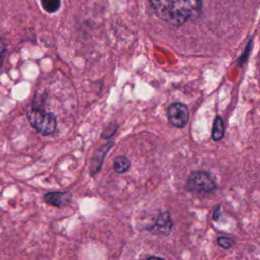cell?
Listing matches in <instances>:
<instances>
[{
    "mask_svg": "<svg viewBox=\"0 0 260 260\" xmlns=\"http://www.w3.org/2000/svg\"><path fill=\"white\" fill-rule=\"evenodd\" d=\"M44 201L55 207H63L70 203L72 194L70 192H48L43 197Z\"/></svg>",
    "mask_w": 260,
    "mask_h": 260,
    "instance_id": "6",
    "label": "cell"
},
{
    "mask_svg": "<svg viewBox=\"0 0 260 260\" xmlns=\"http://www.w3.org/2000/svg\"><path fill=\"white\" fill-rule=\"evenodd\" d=\"M41 3L43 8L49 13L56 12L61 6V0H41Z\"/></svg>",
    "mask_w": 260,
    "mask_h": 260,
    "instance_id": "10",
    "label": "cell"
},
{
    "mask_svg": "<svg viewBox=\"0 0 260 260\" xmlns=\"http://www.w3.org/2000/svg\"><path fill=\"white\" fill-rule=\"evenodd\" d=\"M27 117L30 125L41 134L50 135L56 131L57 120L53 113L46 112L38 107L27 110Z\"/></svg>",
    "mask_w": 260,
    "mask_h": 260,
    "instance_id": "2",
    "label": "cell"
},
{
    "mask_svg": "<svg viewBox=\"0 0 260 260\" xmlns=\"http://www.w3.org/2000/svg\"><path fill=\"white\" fill-rule=\"evenodd\" d=\"M145 260H165V259H162V258H160V257H156V256H151V257H148V258L145 259Z\"/></svg>",
    "mask_w": 260,
    "mask_h": 260,
    "instance_id": "14",
    "label": "cell"
},
{
    "mask_svg": "<svg viewBox=\"0 0 260 260\" xmlns=\"http://www.w3.org/2000/svg\"><path fill=\"white\" fill-rule=\"evenodd\" d=\"M224 134V125L223 121L220 117H216L214 123H213V129H212V139L217 141L220 140L223 137Z\"/></svg>",
    "mask_w": 260,
    "mask_h": 260,
    "instance_id": "9",
    "label": "cell"
},
{
    "mask_svg": "<svg viewBox=\"0 0 260 260\" xmlns=\"http://www.w3.org/2000/svg\"><path fill=\"white\" fill-rule=\"evenodd\" d=\"M5 54V46L3 44L0 45V66L2 64V60H3V56Z\"/></svg>",
    "mask_w": 260,
    "mask_h": 260,
    "instance_id": "12",
    "label": "cell"
},
{
    "mask_svg": "<svg viewBox=\"0 0 260 260\" xmlns=\"http://www.w3.org/2000/svg\"><path fill=\"white\" fill-rule=\"evenodd\" d=\"M217 188V185L210 175L205 171H194L187 178L185 189L188 192L196 194H211Z\"/></svg>",
    "mask_w": 260,
    "mask_h": 260,
    "instance_id": "3",
    "label": "cell"
},
{
    "mask_svg": "<svg viewBox=\"0 0 260 260\" xmlns=\"http://www.w3.org/2000/svg\"><path fill=\"white\" fill-rule=\"evenodd\" d=\"M147 231L154 235L168 236L173 230V220L169 211L159 212L152 224L145 228Z\"/></svg>",
    "mask_w": 260,
    "mask_h": 260,
    "instance_id": "5",
    "label": "cell"
},
{
    "mask_svg": "<svg viewBox=\"0 0 260 260\" xmlns=\"http://www.w3.org/2000/svg\"><path fill=\"white\" fill-rule=\"evenodd\" d=\"M112 145H113V142L109 141L108 143L102 145L96 150V152L93 155L92 162H91V169H90V175L91 176H94L96 173H99V171H100V169L102 167V164L104 161V158H105L107 152L109 151V149L112 147Z\"/></svg>",
    "mask_w": 260,
    "mask_h": 260,
    "instance_id": "7",
    "label": "cell"
},
{
    "mask_svg": "<svg viewBox=\"0 0 260 260\" xmlns=\"http://www.w3.org/2000/svg\"><path fill=\"white\" fill-rule=\"evenodd\" d=\"M167 117L174 127L183 128L189 120V110L182 103H173L167 109Z\"/></svg>",
    "mask_w": 260,
    "mask_h": 260,
    "instance_id": "4",
    "label": "cell"
},
{
    "mask_svg": "<svg viewBox=\"0 0 260 260\" xmlns=\"http://www.w3.org/2000/svg\"><path fill=\"white\" fill-rule=\"evenodd\" d=\"M130 166H131L130 160L128 159V157H126L124 155H120V156L116 157L113 162V168H114L115 172L118 174L126 173L130 169Z\"/></svg>",
    "mask_w": 260,
    "mask_h": 260,
    "instance_id": "8",
    "label": "cell"
},
{
    "mask_svg": "<svg viewBox=\"0 0 260 260\" xmlns=\"http://www.w3.org/2000/svg\"><path fill=\"white\" fill-rule=\"evenodd\" d=\"M216 241L218 246L221 247L222 249H231L235 244V241L226 236H219Z\"/></svg>",
    "mask_w": 260,
    "mask_h": 260,
    "instance_id": "11",
    "label": "cell"
},
{
    "mask_svg": "<svg viewBox=\"0 0 260 260\" xmlns=\"http://www.w3.org/2000/svg\"><path fill=\"white\" fill-rule=\"evenodd\" d=\"M156 15L173 26H181L195 18L201 10V0H149Z\"/></svg>",
    "mask_w": 260,
    "mask_h": 260,
    "instance_id": "1",
    "label": "cell"
},
{
    "mask_svg": "<svg viewBox=\"0 0 260 260\" xmlns=\"http://www.w3.org/2000/svg\"><path fill=\"white\" fill-rule=\"evenodd\" d=\"M219 209H220V205H217V206H216V208H215V210H214V213H213V215H212V217H213V219H214V220H217V218H218Z\"/></svg>",
    "mask_w": 260,
    "mask_h": 260,
    "instance_id": "13",
    "label": "cell"
}]
</instances>
